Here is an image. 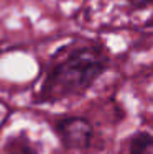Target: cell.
Here are the masks:
<instances>
[{"label":"cell","instance_id":"cell-1","mask_svg":"<svg viewBox=\"0 0 153 154\" xmlns=\"http://www.w3.org/2000/svg\"><path fill=\"white\" fill-rule=\"evenodd\" d=\"M102 71V61L96 53L89 49L71 54L66 61L58 64L49 74L45 90L49 97L79 92L86 89Z\"/></svg>","mask_w":153,"mask_h":154},{"label":"cell","instance_id":"cell-3","mask_svg":"<svg viewBox=\"0 0 153 154\" xmlns=\"http://www.w3.org/2000/svg\"><path fill=\"white\" fill-rule=\"evenodd\" d=\"M130 154H153V138L140 133L130 143Z\"/></svg>","mask_w":153,"mask_h":154},{"label":"cell","instance_id":"cell-2","mask_svg":"<svg viewBox=\"0 0 153 154\" xmlns=\"http://www.w3.org/2000/svg\"><path fill=\"white\" fill-rule=\"evenodd\" d=\"M58 131H59L63 141L71 148H84V146H87L91 134H92L91 125L81 118H69L61 122L58 125Z\"/></svg>","mask_w":153,"mask_h":154}]
</instances>
